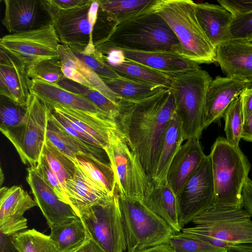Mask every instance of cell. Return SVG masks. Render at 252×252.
<instances>
[{"label": "cell", "mask_w": 252, "mask_h": 252, "mask_svg": "<svg viewBox=\"0 0 252 252\" xmlns=\"http://www.w3.org/2000/svg\"><path fill=\"white\" fill-rule=\"evenodd\" d=\"M242 207L252 217V181L248 177L242 191Z\"/></svg>", "instance_id": "obj_48"}, {"label": "cell", "mask_w": 252, "mask_h": 252, "mask_svg": "<svg viewBox=\"0 0 252 252\" xmlns=\"http://www.w3.org/2000/svg\"><path fill=\"white\" fill-rule=\"evenodd\" d=\"M184 141L181 122L176 112L166 127L158 151L151 176L154 186L167 184L169 166Z\"/></svg>", "instance_id": "obj_23"}, {"label": "cell", "mask_w": 252, "mask_h": 252, "mask_svg": "<svg viewBox=\"0 0 252 252\" xmlns=\"http://www.w3.org/2000/svg\"><path fill=\"white\" fill-rule=\"evenodd\" d=\"M12 239L19 252H59L49 235L35 229L15 233L12 235Z\"/></svg>", "instance_id": "obj_34"}, {"label": "cell", "mask_w": 252, "mask_h": 252, "mask_svg": "<svg viewBox=\"0 0 252 252\" xmlns=\"http://www.w3.org/2000/svg\"><path fill=\"white\" fill-rule=\"evenodd\" d=\"M119 200L127 252L165 244L176 233L142 201L120 195Z\"/></svg>", "instance_id": "obj_8"}, {"label": "cell", "mask_w": 252, "mask_h": 252, "mask_svg": "<svg viewBox=\"0 0 252 252\" xmlns=\"http://www.w3.org/2000/svg\"><path fill=\"white\" fill-rule=\"evenodd\" d=\"M83 96L92 101L108 117L117 121L120 113L119 103L113 101L95 89L88 88Z\"/></svg>", "instance_id": "obj_44"}, {"label": "cell", "mask_w": 252, "mask_h": 252, "mask_svg": "<svg viewBox=\"0 0 252 252\" xmlns=\"http://www.w3.org/2000/svg\"><path fill=\"white\" fill-rule=\"evenodd\" d=\"M206 156L198 138L188 139L182 145L171 163L166 177V183L176 195Z\"/></svg>", "instance_id": "obj_21"}, {"label": "cell", "mask_w": 252, "mask_h": 252, "mask_svg": "<svg viewBox=\"0 0 252 252\" xmlns=\"http://www.w3.org/2000/svg\"><path fill=\"white\" fill-rule=\"evenodd\" d=\"M60 43L50 22L36 29L3 36L0 49L13 56L27 69L43 61L58 59Z\"/></svg>", "instance_id": "obj_11"}, {"label": "cell", "mask_w": 252, "mask_h": 252, "mask_svg": "<svg viewBox=\"0 0 252 252\" xmlns=\"http://www.w3.org/2000/svg\"><path fill=\"white\" fill-rule=\"evenodd\" d=\"M246 40H247L248 41H249L250 42L252 43V37Z\"/></svg>", "instance_id": "obj_56"}, {"label": "cell", "mask_w": 252, "mask_h": 252, "mask_svg": "<svg viewBox=\"0 0 252 252\" xmlns=\"http://www.w3.org/2000/svg\"><path fill=\"white\" fill-rule=\"evenodd\" d=\"M110 67L123 77L168 88L171 86V79L169 74L135 62L126 59L121 64Z\"/></svg>", "instance_id": "obj_32"}, {"label": "cell", "mask_w": 252, "mask_h": 252, "mask_svg": "<svg viewBox=\"0 0 252 252\" xmlns=\"http://www.w3.org/2000/svg\"><path fill=\"white\" fill-rule=\"evenodd\" d=\"M29 85L31 92L50 107L62 106L100 117L110 118L86 97L65 90L57 84L33 79H30Z\"/></svg>", "instance_id": "obj_18"}, {"label": "cell", "mask_w": 252, "mask_h": 252, "mask_svg": "<svg viewBox=\"0 0 252 252\" xmlns=\"http://www.w3.org/2000/svg\"><path fill=\"white\" fill-rule=\"evenodd\" d=\"M184 233L216 238L230 246L252 243V220L197 225L183 228Z\"/></svg>", "instance_id": "obj_24"}, {"label": "cell", "mask_w": 252, "mask_h": 252, "mask_svg": "<svg viewBox=\"0 0 252 252\" xmlns=\"http://www.w3.org/2000/svg\"><path fill=\"white\" fill-rule=\"evenodd\" d=\"M232 39L248 40L252 37V12L235 17L230 27Z\"/></svg>", "instance_id": "obj_46"}, {"label": "cell", "mask_w": 252, "mask_h": 252, "mask_svg": "<svg viewBox=\"0 0 252 252\" xmlns=\"http://www.w3.org/2000/svg\"><path fill=\"white\" fill-rule=\"evenodd\" d=\"M104 151L114 170L120 196L143 202L154 185L119 127L110 131Z\"/></svg>", "instance_id": "obj_6"}, {"label": "cell", "mask_w": 252, "mask_h": 252, "mask_svg": "<svg viewBox=\"0 0 252 252\" xmlns=\"http://www.w3.org/2000/svg\"><path fill=\"white\" fill-rule=\"evenodd\" d=\"M75 252H106L93 239L90 238Z\"/></svg>", "instance_id": "obj_52"}, {"label": "cell", "mask_w": 252, "mask_h": 252, "mask_svg": "<svg viewBox=\"0 0 252 252\" xmlns=\"http://www.w3.org/2000/svg\"><path fill=\"white\" fill-rule=\"evenodd\" d=\"M50 228L49 236L59 252H75L91 238L79 217Z\"/></svg>", "instance_id": "obj_29"}, {"label": "cell", "mask_w": 252, "mask_h": 252, "mask_svg": "<svg viewBox=\"0 0 252 252\" xmlns=\"http://www.w3.org/2000/svg\"><path fill=\"white\" fill-rule=\"evenodd\" d=\"M214 196L211 162L206 156L176 195L182 228L213 205Z\"/></svg>", "instance_id": "obj_12"}, {"label": "cell", "mask_w": 252, "mask_h": 252, "mask_svg": "<svg viewBox=\"0 0 252 252\" xmlns=\"http://www.w3.org/2000/svg\"><path fill=\"white\" fill-rule=\"evenodd\" d=\"M214 185V204L241 208L242 191L251 169L239 146L218 137L208 155Z\"/></svg>", "instance_id": "obj_4"}, {"label": "cell", "mask_w": 252, "mask_h": 252, "mask_svg": "<svg viewBox=\"0 0 252 252\" xmlns=\"http://www.w3.org/2000/svg\"><path fill=\"white\" fill-rule=\"evenodd\" d=\"M119 103V127L151 178L165 130L176 113L171 90L137 102Z\"/></svg>", "instance_id": "obj_1"}, {"label": "cell", "mask_w": 252, "mask_h": 252, "mask_svg": "<svg viewBox=\"0 0 252 252\" xmlns=\"http://www.w3.org/2000/svg\"><path fill=\"white\" fill-rule=\"evenodd\" d=\"M195 14L202 31L216 49L232 39L230 27L234 17L222 6L195 2Z\"/></svg>", "instance_id": "obj_22"}, {"label": "cell", "mask_w": 252, "mask_h": 252, "mask_svg": "<svg viewBox=\"0 0 252 252\" xmlns=\"http://www.w3.org/2000/svg\"><path fill=\"white\" fill-rule=\"evenodd\" d=\"M51 108L31 93L22 122L11 128H0L1 133L16 149L22 162L29 167L40 161L46 140Z\"/></svg>", "instance_id": "obj_7"}, {"label": "cell", "mask_w": 252, "mask_h": 252, "mask_svg": "<svg viewBox=\"0 0 252 252\" xmlns=\"http://www.w3.org/2000/svg\"><path fill=\"white\" fill-rule=\"evenodd\" d=\"M50 108L80 133L98 143L104 151L109 144L110 131L119 128L117 121L110 118L100 117L59 105Z\"/></svg>", "instance_id": "obj_20"}, {"label": "cell", "mask_w": 252, "mask_h": 252, "mask_svg": "<svg viewBox=\"0 0 252 252\" xmlns=\"http://www.w3.org/2000/svg\"><path fill=\"white\" fill-rule=\"evenodd\" d=\"M135 252H176L167 244H162L150 248L143 249Z\"/></svg>", "instance_id": "obj_54"}, {"label": "cell", "mask_w": 252, "mask_h": 252, "mask_svg": "<svg viewBox=\"0 0 252 252\" xmlns=\"http://www.w3.org/2000/svg\"><path fill=\"white\" fill-rule=\"evenodd\" d=\"M26 68L0 49V94L16 105L26 107L31 92Z\"/></svg>", "instance_id": "obj_17"}, {"label": "cell", "mask_w": 252, "mask_h": 252, "mask_svg": "<svg viewBox=\"0 0 252 252\" xmlns=\"http://www.w3.org/2000/svg\"><path fill=\"white\" fill-rule=\"evenodd\" d=\"M143 202L161 218L175 233L181 232L183 228L180 224L177 197L167 184L154 185Z\"/></svg>", "instance_id": "obj_27"}, {"label": "cell", "mask_w": 252, "mask_h": 252, "mask_svg": "<svg viewBox=\"0 0 252 252\" xmlns=\"http://www.w3.org/2000/svg\"><path fill=\"white\" fill-rule=\"evenodd\" d=\"M244 120L252 114V87L247 88L241 94Z\"/></svg>", "instance_id": "obj_50"}, {"label": "cell", "mask_w": 252, "mask_h": 252, "mask_svg": "<svg viewBox=\"0 0 252 252\" xmlns=\"http://www.w3.org/2000/svg\"><path fill=\"white\" fill-rule=\"evenodd\" d=\"M102 80L108 88L119 97L120 100L127 102L140 101L168 88L160 85L134 80L122 76L115 79Z\"/></svg>", "instance_id": "obj_30"}, {"label": "cell", "mask_w": 252, "mask_h": 252, "mask_svg": "<svg viewBox=\"0 0 252 252\" xmlns=\"http://www.w3.org/2000/svg\"><path fill=\"white\" fill-rule=\"evenodd\" d=\"M0 252H19L15 246L12 236L0 232Z\"/></svg>", "instance_id": "obj_51"}, {"label": "cell", "mask_w": 252, "mask_h": 252, "mask_svg": "<svg viewBox=\"0 0 252 252\" xmlns=\"http://www.w3.org/2000/svg\"><path fill=\"white\" fill-rule=\"evenodd\" d=\"M75 56L83 62L102 79L117 78L120 76L104 61L102 54L96 49L92 54H85L71 49Z\"/></svg>", "instance_id": "obj_41"}, {"label": "cell", "mask_w": 252, "mask_h": 252, "mask_svg": "<svg viewBox=\"0 0 252 252\" xmlns=\"http://www.w3.org/2000/svg\"><path fill=\"white\" fill-rule=\"evenodd\" d=\"M152 9L161 16L177 36L174 52L197 64L216 62V49L202 31L190 0H156Z\"/></svg>", "instance_id": "obj_2"}, {"label": "cell", "mask_w": 252, "mask_h": 252, "mask_svg": "<svg viewBox=\"0 0 252 252\" xmlns=\"http://www.w3.org/2000/svg\"><path fill=\"white\" fill-rule=\"evenodd\" d=\"M251 216L243 208L213 204L195 217L191 222L195 225L213 224L228 221L251 220Z\"/></svg>", "instance_id": "obj_33"}, {"label": "cell", "mask_w": 252, "mask_h": 252, "mask_svg": "<svg viewBox=\"0 0 252 252\" xmlns=\"http://www.w3.org/2000/svg\"><path fill=\"white\" fill-rule=\"evenodd\" d=\"M0 232L8 236L26 229V211L37 205L19 186L1 187L0 190Z\"/></svg>", "instance_id": "obj_14"}, {"label": "cell", "mask_w": 252, "mask_h": 252, "mask_svg": "<svg viewBox=\"0 0 252 252\" xmlns=\"http://www.w3.org/2000/svg\"><path fill=\"white\" fill-rule=\"evenodd\" d=\"M42 155L47 159L65 191V182L71 178L76 170V164L54 147L47 139Z\"/></svg>", "instance_id": "obj_35"}, {"label": "cell", "mask_w": 252, "mask_h": 252, "mask_svg": "<svg viewBox=\"0 0 252 252\" xmlns=\"http://www.w3.org/2000/svg\"><path fill=\"white\" fill-rule=\"evenodd\" d=\"M73 176L65 182L67 202L76 214L109 195L76 164Z\"/></svg>", "instance_id": "obj_25"}, {"label": "cell", "mask_w": 252, "mask_h": 252, "mask_svg": "<svg viewBox=\"0 0 252 252\" xmlns=\"http://www.w3.org/2000/svg\"><path fill=\"white\" fill-rule=\"evenodd\" d=\"M46 139L74 162L77 155L82 152H87L78 142L58 127L51 120L50 115L47 127Z\"/></svg>", "instance_id": "obj_36"}, {"label": "cell", "mask_w": 252, "mask_h": 252, "mask_svg": "<svg viewBox=\"0 0 252 252\" xmlns=\"http://www.w3.org/2000/svg\"><path fill=\"white\" fill-rule=\"evenodd\" d=\"M99 8L117 24L150 10L156 0H98Z\"/></svg>", "instance_id": "obj_31"}, {"label": "cell", "mask_w": 252, "mask_h": 252, "mask_svg": "<svg viewBox=\"0 0 252 252\" xmlns=\"http://www.w3.org/2000/svg\"><path fill=\"white\" fill-rule=\"evenodd\" d=\"M166 244L169 245L176 252H227V249L214 246L183 232L175 233Z\"/></svg>", "instance_id": "obj_38"}, {"label": "cell", "mask_w": 252, "mask_h": 252, "mask_svg": "<svg viewBox=\"0 0 252 252\" xmlns=\"http://www.w3.org/2000/svg\"><path fill=\"white\" fill-rule=\"evenodd\" d=\"M122 50V49H121ZM126 58L168 74L200 67L174 52H138L122 50Z\"/></svg>", "instance_id": "obj_26"}, {"label": "cell", "mask_w": 252, "mask_h": 252, "mask_svg": "<svg viewBox=\"0 0 252 252\" xmlns=\"http://www.w3.org/2000/svg\"><path fill=\"white\" fill-rule=\"evenodd\" d=\"M26 70L30 79H40L58 84L65 78L59 58L43 61L29 66Z\"/></svg>", "instance_id": "obj_39"}, {"label": "cell", "mask_w": 252, "mask_h": 252, "mask_svg": "<svg viewBox=\"0 0 252 252\" xmlns=\"http://www.w3.org/2000/svg\"><path fill=\"white\" fill-rule=\"evenodd\" d=\"M1 98L0 128H11L17 126L24 117L26 107L16 105L2 96Z\"/></svg>", "instance_id": "obj_42"}, {"label": "cell", "mask_w": 252, "mask_h": 252, "mask_svg": "<svg viewBox=\"0 0 252 252\" xmlns=\"http://www.w3.org/2000/svg\"><path fill=\"white\" fill-rule=\"evenodd\" d=\"M75 61L77 70L88 81L94 89L99 91L113 101L119 103L120 100L119 97L108 88L103 80L95 72L75 56Z\"/></svg>", "instance_id": "obj_43"}, {"label": "cell", "mask_w": 252, "mask_h": 252, "mask_svg": "<svg viewBox=\"0 0 252 252\" xmlns=\"http://www.w3.org/2000/svg\"><path fill=\"white\" fill-rule=\"evenodd\" d=\"M241 139L252 142V114L244 120Z\"/></svg>", "instance_id": "obj_53"}, {"label": "cell", "mask_w": 252, "mask_h": 252, "mask_svg": "<svg viewBox=\"0 0 252 252\" xmlns=\"http://www.w3.org/2000/svg\"><path fill=\"white\" fill-rule=\"evenodd\" d=\"M75 163L94 182L109 195L116 189L114 170L110 162H107L94 154L82 152L76 157Z\"/></svg>", "instance_id": "obj_28"}, {"label": "cell", "mask_w": 252, "mask_h": 252, "mask_svg": "<svg viewBox=\"0 0 252 252\" xmlns=\"http://www.w3.org/2000/svg\"><path fill=\"white\" fill-rule=\"evenodd\" d=\"M218 2L234 17L252 12V0H219Z\"/></svg>", "instance_id": "obj_47"}, {"label": "cell", "mask_w": 252, "mask_h": 252, "mask_svg": "<svg viewBox=\"0 0 252 252\" xmlns=\"http://www.w3.org/2000/svg\"><path fill=\"white\" fill-rule=\"evenodd\" d=\"M91 237L106 252H124L126 244L119 194L103 198L78 214Z\"/></svg>", "instance_id": "obj_10"}, {"label": "cell", "mask_w": 252, "mask_h": 252, "mask_svg": "<svg viewBox=\"0 0 252 252\" xmlns=\"http://www.w3.org/2000/svg\"><path fill=\"white\" fill-rule=\"evenodd\" d=\"M104 42L122 50L144 52H174L179 44L166 22L152 8L118 23Z\"/></svg>", "instance_id": "obj_3"}, {"label": "cell", "mask_w": 252, "mask_h": 252, "mask_svg": "<svg viewBox=\"0 0 252 252\" xmlns=\"http://www.w3.org/2000/svg\"><path fill=\"white\" fill-rule=\"evenodd\" d=\"M216 62L226 76L252 83V43L231 39L218 46Z\"/></svg>", "instance_id": "obj_19"}, {"label": "cell", "mask_w": 252, "mask_h": 252, "mask_svg": "<svg viewBox=\"0 0 252 252\" xmlns=\"http://www.w3.org/2000/svg\"><path fill=\"white\" fill-rule=\"evenodd\" d=\"M58 51L59 58L64 77L89 88L94 89L88 81L77 70L75 55L71 49L67 46L60 43L58 46Z\"/></svg>", "instance_id": "obj_40"}, {"label": "cell", "mask_w": 252, "mask_h": 252, "mask_svg": "<svg viewBox=\"0 0 252 252\" xmlns=\"http://www.w3.org/2000/svg\"><path fill=\"white\" fill-rule=\"evenodd\" d=\"M36 168L40 172L45 181L54 190L60 199L62 201L68 204L65 190L58 177L51 168L47 159L42 155L40 161L36 165Z\"/></svg>", "instance_id": "obj_45"}, {"label": "cell", "mask_w": 252, "mask_h": 252, "mask_svg": "<svg viewBox=\"0 0 252 252\" xmlns=\"http://www.w3.org/2000/svg\"><path fill=\"white\" fill-rule=\"evenodd\" d=\"M252 83L235 78L216 76L211 82L206 94L204 119V127L218 121L230 104Z\"/></svg>", "instance_id": "obj_16"}, {"label": "cell", "mask_w": 252, "mask_h": 252, "mask_svg": "<svg viewBox=\"0 0 252 252\" xmlns=\"http://www.w3.org/2000/svg\"><path fill=\"white\" fill-rule=\"evenodd\" d=\"M44 2L61 44L85 54L96 50L93 33L97 19L98 0H90L82 6L68 9H57L47 0Z\"/></svg>", "instance_id": "obj_9"}, {"label": "cell", "mask_w": 252, "mask_h": 252, "mask_svg": "<svg viewBox=\"0 0 252 252\" xmlns=\"http://www.w3.org/2000/svg\"><path fill=\"white\" fill-rule=\"evenodd\" d=\"M222 118L225 122V138L233 144L239 146L244 123L241 94L228 106Z\"/></svg>", "instance_id": "obj_37"}, {"label": "cell", "mask_w": 252, "mask_h": 252, "mask_svg": "<svg viewBox=\"0 0 252 252\" xmlns=\"http://www.w3.org/2000/svg\"><path fill=\"white\" fill-rule=\"evenodd\" d=\"M2 23L9 33L40 28L51 22L44 0H4Z\"/></svg>", "instance_id": "obj_15"}, {"label": "cell", "mask_w": 252, "mask_h": 252, "mask_svg": "<svg viewBox=\"0 0 252 252\" xmlns=\"http://www.w3.org/2000/svg\"><path fill=\"white\" fill-rule=\"evenodd\" d=\"M27 170L26 180L34 200L50 228L70 222L79 217L70 205L60 199L45 181L36 166L29 167Z\"/></svg>", "instance_id": "obj_13"}, {"label": "cell", "mask_w": 252, "mask_h": 252, "mask_svg": "<svg viewBox=\"0 0 252 252\" xmlns=\"http://www.w3.org/2000/svg\"><path fill=\"white\" fill-rule=\"evenodd\" d=\"M90 0H47L53 7L59 9H68L82 6Z\"/></svg>", "instance_id": "obj_49"}, {"label": "cell", "mask_w": 252, "mask_h": 252, "mask_svg": "<svg viewBox=\"0 0 252 252\" xmlns=\"http://www.w3.org/2000/svg\"><path fill=\"white\" fill-rule=\"evenodd\" d=\"M176 112L180 119L185 140L199 139L204 127L206 94L213 79L200 67L169 74Z\"/></svg>", "instance_id": "obj_5"}, {"label": "cell", "mask_w": 252, "mask_h": 252, "mask_svg": "<svg viewBox=\"0 0 252 252\" xmlns=\"http://www.w3.org/2000/svg\"><path fill=\"white\" fill-rule=\"evenodd\" d=\"M227 252H252V243L238 244L229 247Z\"/></svg>", "instance_id": "obj_55"}]
</instances>
